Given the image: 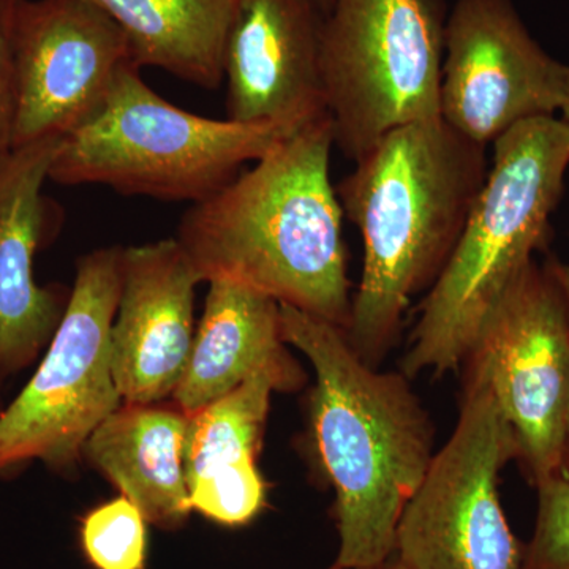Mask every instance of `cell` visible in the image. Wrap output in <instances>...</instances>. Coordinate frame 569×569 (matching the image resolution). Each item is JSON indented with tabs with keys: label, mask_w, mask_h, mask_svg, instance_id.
<instances>
[{
	"label": "cell",
	"mask_w": 569,
	"mask_h": 569,
	"mask_svg": "<svg viewBox=\"0 0 569 569\" xmlns=\"http://www.w3.org/2000/svg\"><path fill=\"white\" fill-rule=\"evenodd\" d=\"M332 148L328 114L187 209L174 238L201 282L247 284L346 331L353 296Z\"/></svg>",
	"instance_id": "6da1fadb"
},
{
	"label": "cell",
	"mask_w": 569,
	"mask_h": 569,
	"mask_svg": "<svg viewBox=\"0 0 569 569\" xmlns=\"http://www.w3.org/2000/svg\"><path fill=\"white\" fill-rule=\"evenodd\" d=\"M355 163L337 189L365 246L346 336L378 367L399 340L411 299L430 290L458 244L488 156L436 118L392 130Z\"/></svg>",
	"instance_id": "7a4b0ae2"
},
{
	"label": "cell",
	"mask_w": 569,
	"mask_h": 569,
	"mask_svg": "<svg viewBox=\"0 0 569 569\" xmlns=\"http://www.w3.org/2000/svg\"><path fill=\"white\" fill-rule=\"evenodd\" d=\"M280 320L284 342L316 372L309 438L336 493L335 565L377 567L395 556L400 516L436 455L432 419L410 378L367 365L339 326L283 305Z\"/></svg>",
	"instance_id": "3957f363"
},
{
	"label": "cell",
	"mask_w": 569,
	"mask_h": 569,
	"mask_svg": "<svg viewBox=\"0 0 569 569\" xmlns=\"http://www.w3.org/2000/svg\"><path fill=\"white\" fill-rule=\"evenodd\" d=\"M492 146L485 186L400 359L410 380L466 365L498 302L548 241L569 168L568 123L530 119Z\"/></svg>",
	"instance_id": "277c9868"
},
{
	"label": "cell",
	"mask_w": 569,
	"mask_h": 569,
	"mask_svg": "<svg viewBox=\"0 0 569 569\" xmlns=\"http://www.w3.org/2000/svg\"><path fill=\"white\" fill-rule=\"evenodd\" d=\"M272 123L211 119L153 91L130 62L102 110L59 142L50 181L197 204L290 137Z\"/></svg>",
	"instance_id": "5b68a950"
},
{
	"label": "cell",
	"mask_w": 569,
	"mask_h": 569,
	"mask_svg": "<svg viewBox=\"0 0 569 569\" xmlns=\"http://www.w3.org/2000/svg\"><path fill=\"white\" fill-rule=\"evenodd\" d=\"M447 11L441 0H335L321 80L335 146L358 162L408 123L440 118Z\"/></svg>",
	"instance_id": "8992f818"
},
{
	"label": "cell",
	"mask_w": 569,
	"mask_h": 569,
	"mask_svg": "<svg viewBox=\"0 0 569 569\" xmlns=\"http://www.w3.org/2000/svg\"><path fill=\"white\" fill-rule=\"evenodd\" d=\"M123 247L78 258L69 306L24 389L0 411V479L32 462L67 473L86 441L122 406L111 369V328L121 296Z\"/></svg>",
	"instance_id": "52a82bcc"
},
{
	"label": "cell",
	"mask_w": 569,
	"mask_h": 569,
	"mask_svg": "<svg viewBox=\"0 0 569 569\" xmlns=\"http://www.w3.org/2000/svg\"><path fill=\"white\" fill-rule=\"evenodd\" d=\"M518 459L515 432L486 381L467 372L458 425L407 501L396 533L407 569H523L498 482Z\"/></svg>",
	"instance_id": "ba28073f"
},
{
	"label": "cell",
	"mask_w": 569,
	"mask_h": 569,
	"mask_svg": "<svg viewBox=\"0 0 569 569\" xmlns=\"http://www.w3.org/2000/svg\"><path fill=\"white\" fill-rule=\"evenodd\" d=\"M515 432L531 485L559 477L569 417V307L549 264L531 261L468 356Z\"/></svg>",
	"instance_id": "9c48e42d"
},
{
	"label": "cell",
	"mask_w": 569,
	"mask_h": 569,
	"mask_svg": "<svg viewBox=\"0 0 569 569\" xmlns=\"http://www.w3.org/2000/svg\"><path fill=\"white\" fill-rule=\"evenodd\" d=\"M569 67L531 37L511 0H458L447 18L440 118L477 144L560 111Z\"/></svg>",
	"instance_id": "30bf717a"
},
{
	"label": "cell",
	"mask_w": 569,
	"mask_h": 569,
	"mask_svg": "<svg viewBox=\"0 0 569 569\" xmlns=\"http://www.w3.org/2000/svg\"><path fill=\"white\" fill-rule=\"evenodd\" d=\"M11 54L13 149L66 138L91 121L134 63L127 37L91 0H21Z\"/></svg>",
	"instance_id": "8fae6325"
},
{
	"label": "cell",
	"mask_w": 569,
	"mask_h": 569,
	"mask_svg": "<svg viewBox=\"0 0 569 569\" xmlns=\"http://www.w3.org/2000/svg\"><path fill=\"white\" fill-rule=\"evenodd\" d=\"M318 0H234L223 52L231 121L296 132L328 116Z\"/></svg>",
	"instance_id": "7c38bea8"
},
{
	"label": "cell",
	"mask_w": 569,
	"mask_h": 569,
	"mask_svg": "<svg viewBox=\"0 0 569 569\" xmlns=\"http://www.w3.org/2000/svg\"><path fill=\"white\" fill-rule=\"evenodd\" d=\"M61 140L0 160V391L47 350L70 301L71 288L36 280L37 254L62 227L61 208L43 193Z\"/></svg>",
	"instance_id": "4fadbf2b"
},
{
	"label": "cell",
	"mask_w": 569,
	"mask_h": 569,
	"mask_svg": "<svg viewBox=\"0 0 569 569\" xmlns=\"http://www.w3.org/2000/svg\"><path fill=\"white\" fill-rule=\"evenodd\" d=\"M200 283L176 238L123 249L110 336L112 377L122 403L152 406L173 397L192 353Z\"/></svg>",
	"instance_id": "5bb4252c"
},
{
	"label": "cell",
	"mask_w": 569,
	"mask_h": 569,
	"mask_svg": "<svg viewBox=\"0 0 569 569\" xmlns=\"http://www.w3.org/2000/svg\"><path fill=\"white\" fill-rule=\"evenodd\" d=\"M258 373L271 377L277 392H298L307 383L306 370L284 342L280 305L247 284L212 280L171 402L192 415Z\"/></svg>",
	"instance_id": "9a60e30c"
},
{
	"label": "cell",
	"mask_w": 569,
	"mask_h": 569,
	"mask_svg": "<svg viewBox=\"0 0 569 569\" xmlns=\"http://www.w3.org/2000/svg\"><path fill=\"white\" fill-rule=\"evenodd\" d=\"M274 380L258 373L189 415L183 475L192 511L223 527H242L268 507V486L258 470Z\"/></svg>",
	"instance_id": "2e32d148"
},
{
	"label": "cell",
	"mask_w": 569,
	"mask_h": 569,
	"mask_svg": "<svg viewBox=\"0 0 569 569\" xmlns=\"http://www.w3.org/2000/svg\"><path fill=\"white\" fill-rule=\"evenodd\" d=\"M187 422L189 415L174 403H122L82 449V458L157 529H181L192 512L182 460Z\"/></svg>",
	"instance_id": "e0dca14e"
},
{
	"label": "cell",
	"mask_w": 569,
	"mask_h": 569,
	"mask_svg": "<svg viewBox=\"0 0 569 569\" xmlns=\"http://www.w3.org/2000/svg\"><path fill=\"white\" fill-rule=\"evenodd\" d=\"M129 40L140 69L153 67L206 91L223 84L234 0H91Z\"/></svg>",
	"instance_id": "ac0fdd59"
},
{
	"label": "cell",
	"mask_w": 569,
	"mask_h": 569,
	"mask_svg": "<svg viewBox=\"0 0 569 569\" xmlns=\"http://www.w3.org/2000/svg\"><path fill=\"white\" fill-rule=\"evenodd\" d=\"M80 541L96 569H144L148 559L146 519L126 497L93 508L81 520Z\"/></svg>",
	"instance_id": "d6986e66"
},
{
	"label": "cell",
	"mask_w": 569,
	"mask_h": 569,
	"mask_svg": "<svg viewBox=\"0 0 569 569\" xmlns=\"http://www.w3.org/2000/svg\"><path fill=\"white\" fill-rule=\"evenodd\" d=\"M538 512L523 569H569V479L537 486Z\"/></svg>",
	"instance_id": "ffe728a7"
},
{
	"label": "cell",
	"mask_w": 569,
	"mask_h": 569,
	"mask_svg": "<svg viewBox=\"0 0 569 569\" xmlns=\"http://www.w3.org/2000/svg\"><path fill=\"white\" fill-rule=\"evenodd\" d=\"M21 0H0V160L13 151L14 116H17V96H14L13 54H11V33L14 14Z\"/></svg>",
	"instance_id": "44dd1931"
},
{
	"label": "cell",
	"mask_w": 569,
	"mask_h": 569,
	"mask_svg": "<svg viewBox=\"0 0 569 569\" xmlns=\"http://www.w3.org/2000/svg\"><path fill=\"white\" fill-rule=\"evenodd\" d=\"M548 264L557 282H559L569 307V264L560 263V261L557 260H550Z\"/></svg>",
	"instance_id": "7402d4cb"
},
{
	"label": "cell",
	"mask_w": 569,
	"mask_h": 569,
	"mask_svg": "<svg viewBox=\"0 0 569 569\" xmlns=\"http://www.w3.org/2000/svg\"><path fill=\"white\" fill-rule=\"evenodd\" d=\"M561 477L569 479V417L567 432H565L563 456H561Z\"/></svg>",
	"instance_id": "603a6c76"
},
{
	"label": "cell",
	"mask_w": 569,
	"mask_h": 569,
	"mask_svg": "<svg viewBox=\"0 0 569 569\" xmlns=\"http://www.w3.org/2000/svg\"><path fill=\"white\" fill-rule=\"evenodd\" d=\"M366 569H407L406 565L402 563L396 556L389 557L383 563L377 565V567Z\"/></svg>",
	"instance_id": "cb8c5ba5"
},
{
	"label": "cell",
	"mask_w": 569,
	"mask_h": 569,
	"mask_svg": "<svg viewBox=\"0 0 569 569\" xmlns=\"http://www.w3.org/2000/svg\"><path fill=\"white\" fill-rule=\"evenodd\" d=\"M560 112H561V116H563V118H561V121L567 122L569 126V71H568L567 86H565V96H563V102H561Z\"/></svg>",
	"instance_id": "d4e9b609"
},
{
	"label": "cell",
	"mask_w": 569,
	"mask_h": 569,
	"mask_svg": "<svg viewBox=\"0 0 569 569\" xmlns=\"http://www.w3.org/2000/svg\"><path fill=\"white\" fill-rule=\"evenodd\" d=\"M318 3H320V7L323 9L325 13H328L329 9L332 7V3H335V0H318Z\"/></svg>",
	"instance_id": "484cf974"
},
{
	"label": "cell",
	"mask_w": 569,
	"mask_h": 569,
	"mask_svg": "<svg viewBox=\"0 0 569 569\" xmlns=\"http://www.w3.org/2000/svg\"><path fill=\"white\" fill-rule=\"evenodd\" d=\"M329 569H342V568L336 567V565H335V567L329 568Z\"/></svg>",
	"instance_id": "4316f807"
}]
</instances>
